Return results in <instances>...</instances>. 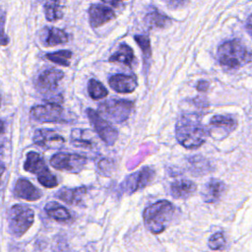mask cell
<instances>
[{"label":"cell","mask_w":252,"mask_h":252,"mask_svg":"<svg viewBox=\"0 0 252 252\" xmlns=\"http://www.w3.org/2000/svg\"><path fill=\"white\" fill-rule=\"evenodd\" d=\"M4 128H5L4 122L2 120H0V134H2L4 132Z\"/></svg>","instance_id":"obj_36"},{"label":"cell","mask_w":252,"mask_h":252,"mask_svg":"<svg viewBox=\"0 0 252 252\" xmlns=\"http://www.w3.org/2000/svg\"><path fill=\"white\" fill-rule=\"evenodd\" d=\"M33 143L44 150L60 149L64 143V138L51 129H38L33 134Z\"/></svg>","instance_id":"obj_11"},{"label":"cell","mask_w":252,"mask_h":252,"mask_svg":"<svg viewBox=\"0 0 252 252\" xmlns=\"http://www.w3.org/2000/svg\"><path fill=\"white\" fill-rule=\"evenodd\" d=\"M4 171H5V165L2 162H0V180H1V176L4 173Z\"/></svg>","instance_id":"obj_34"},{"label":"cell","mask_w":252,"mask_h":252,"mask_svg":"<svg viewBox=\"0 0 252 252\" xmlns=\"http://www.w3.org/2000/svg\"><path fill=\"white\" fill-rule=\"evenodd\" d=\"M102 2L104 3H107V4H110L111 6H117L118 3L124 1V0H101Z\"/></svg>","instance_id":"obj_33"},{"label":"cell","mask_w":252,"mask_h":252,"mask_svg":"<svg viewBox=\"0 0 252 252\" xmlns=\"http://www.w3.org/2000/svg\"><path fill=\"white\" fill-rule=\"evenodd\" d=\"M45 57L46 59H48L49 61L55 64L62 65V66H69L70 59L72 57V52L69 50H59L56 52L47 53L45 54Z\"/></svg>","instance_id":"obj_27"},{"label":"cell","mask_w":252,"mask_h":252,"mask_svg":"<svg viewBox=\"0 0 252 252\" xmlns=\"http://www.w3.org/2000/svg\"><path fill=\"white\" fill-rule=\"evenodd\" d=\"M63 0H43L45 18L49 22L57 21L63 16Z\"/></svg>","instance_id":"obj_23"},{"label":"cell","mask_w":252,"mask_h":252,"mask_svg":"<svg viewBox=\"0 0 252 252\" xmlns=\"http://www.w3.org/2000/svg\"><path fill=\"white\" fill-rule=\"evenodd\" d=\"M133 59H134L133 49L129 45L122 43L119 45L117 51L114 52L109 57L108 61L109 62H120L124 65L130 66L131 63L133 62Z\"/></svg>","instance_id":"obj_24"},{"label":"cell","mask_w":252,"mask_h":252,"mask_svg":"<svg viewBox=\"0 0 252 252\" xmlns=\"http://www.w3.org/2000/svg\"><path fill=\"white\" fill-rule=\"evenodd\" d=\"M70 141L75 147L86 150H92L96 147L94 136L86 129H74L70 135Z\"/></svg>","instance_id":"obj_17"},{"label":"cell","mask_w":252,"mask_h":252,"mask_svg":"<svg viewBox=\"0 0 252 252\" xmlns=\"http://www.w3.org/2000/svg\"><path fill=\"white\" fill-rule=\"evenodd\" d=\"M175 136L184 148L194 150L199 148L206 137V129L198 114H182L175 125Z\"/></svg>","instance_id":"obj_1"},{"label":"cell","mask_w":252,"mask_h":252,"mask_svg":"<svg viewBox=\"0 0 252 252\" xmlns=\"http://www.w3.org/2000/svg\"><path fill=\"white\" fill-rule=\"evenodd\" d=\"M109 86L117 93L129 94L135 91L137 88V78L133 75L116 74L109 78Z\"/></svg>","instance_id":"obj_14"},{"label":"cell","mask_w":252,"mask_h":252,"mask_svg":"<svg viewBox=\"0 0 252 252\" xmlns=\"http://www.w3.org/2000/svg\"><path fill=\"white\" fill-rule=\"evenodd\" d=\"M86 163L87 158L77 154L59 153L52 156L50 158L51 166L69 173H79L83 170Z\"/></svg>","instance_id":"obj_8"},{"label":"cell","mask_w":252,"mask_h":252,"mask_svg":"<svg viewBox=\"0 0 252 252\" xmlns=\"http://www.w3.org/2000/svg\"><path fill=\"white\" fill-rule=\"evenodd\" d=\"M24 168L31 173L36 174L38 182L46 188H53L58 184L55 175L49 171L42 157L35 152H29L27 154Z\"/></svg>","instance_id":"obj_5"},{"label":"cell","mask_w":252,"mask_h":252,"mask_svg":"<svg viewBox=\"0 0 252 252\" xmlns=\"http://www.w3.org/2000/svg\"><path fill=\"white\" fill-rule=\"evenodd\" d=\"M14 194L16 197L28 201H35L41 197L40 190H38L32 185V182L25 178H20L17 180L14 188Z\"/></svg>","instance_id":"obj_15"},{"label":"cell","mask_w":252,"mask_h":252,"mask_svg":"<svg viewBox=\"0 0 252 252\" xmlns=\"http://www.w3.org/2000/svg\"><path fill=\"white\" fill-rule=\"evenodd\" d=\"M45 37L43 38V44L46 46H55L66 43L68 41V34L57 28H46Z\"/></svg>","instance_id":"obj_22"},{"label":"cell","mask_w":252,"mask_h":252,"mask_svg":"<svg viewBox=\"0 0 252 252\" xmlns=\"http://www.w3.org/2000/svg\"><path fill=\"white\" fill-rule=\"evenodd\" d=\"M88 92L93 99H100L107 95L108 92L104 86L95 79H91L88 84Z\"/></svg>","instance_id":"obj_26"},{"label":"cell","mask_w":252,"mask_h":252,"mask_svg":"<svg viewBox=\"0 0 252 252\" xmlns=\"http://www.w3.org/2000/svg\"><path fill=\"white\" fill-rule=\"evenodd\" d=\"M45 212L49 218L56 221L67 222L72 220L70 212L57 202H49L45 205Z\"/></svg>","instance_id":"obj_21"},{"label":"cell","mask_w":252,"mask_h":252,"mask_svg":"<svg viewBox=\"0 0 252 252\" xmlns=\"http://www.w3.org/2000/svg\"><path fill=\"white\" fill-rule=\"evenodd\" d=\"M31 115L33 119L48 123H66L70 121L66 117L63 107L56 102H46L38 104L31 109Z\"/></svg>","instance_id":"obj_7"},{"label":"cell","mask_w":252,"mask_h":252,"mask_svg":"<svg viewBox=\"0 0 252 252\" xmlns=\"http://www.w3.org/2000/svg\"><path fill=\"white\" fill-rule=\"evenodd\" d=\"M225 188V184L221 180L211 179L204 185L202 189V198L207 203H215L221 198Z\"/></svg>","instance_id":"obj_16"},{"label":"cell","mask_w":252,"mask_h":252,"mask_svg":"<svg viewBox=\"0 0 252 252\" xmlns=\"http://www.w3.org/2000/svg\"><path fill=\"white\" fill-rule=\"evenodd\" d=\"M197 189L196 184L188 179L175 180L170 184V194L175 199H187Z\"/></svg>","instance_id":"obj_18"},{"label":"cell","mask_w":252,"mask_h":252,"mask_svg":"<svg viewBox=\"0 0 252 252\" xmlns=\"http://www.w3.org/2000/svg\"><path fill=\"white\" fill-rule=\"evenodd\" d=\"M250 20H251V17H248V20H247V28H248V32H249V33L251 32V29H250L251 22H250Z\"/></svg>","instance_id":"obj_35"},{"label":"cell","mask_w":252,"mask_h":252,"mask_svg":"<svg viewBox=\"0 0 252 252\" xmlns=\"http://www.w3.org/2000/svg\"><path fill=\"white\" fill-rule=\"evenodd\" d=\"M220 63L228 70H235L249 63L251 54L238 39H231L221 43L218 49Z\"/></svg>","instance_id":"obj_3"},{"label":"cell","mask_w":252,"mask_h":252,"mask_svg":"<svg viewBox=\"0 0 252 252\" xmlns=\"http://www.w3.org/2000/svg\"><path fill=\"white\" fill-rule=\"evenodd\" d=\"M208 88H209V83L207 81H205V80L199 81L198 84H197V87H196V89L199 92H206L208 90Z\"/></svg>","instance_id":"obj_31"},{"label":"cell","mask_w":252,"mask_h":252,"mask_svg":"<svg viewBox=\"0 0 252 252\" xmlns=\"http://www.w3.org/2000/svg\"><path fill=\"white\" fill-rule=\"evenodd\" d=\"M208 245L212 250H221L225 246V238L221 232H216L213 234L209 241Z\"/></svg>","instance_id":"obj_29"},{"label":"cell","mask_w":252,"mask_h":252,"mask_svg":"<svg viewBox=\"0 0 252 252\" xmlns=\"http://www.w3.org/2000/svg\"><path fill=\"white\" fill-rule=\"evenodd\" d=\"M174 212L175 207L166 200H160L150 205L143 214L146 227L155 234L162 232L173 220Z\"/></svg>","instance_id":"obj_2"},{"label":"cell","mask_w":252,"mask_h":252,"mask_svg":"<svg viewBox=\"0 0 252 252\" xmlns=\"http://www.w3.org/2000/svg\"><path fill=\"white\" fill-rule=\"evenodd\" d=\"M168 6L172 7V8H176L178 6H180L183 2V0H166Z\"/></svg>","instance_id":"obj_32"},{"label":"cell","mask_w":252,"mask_h":252,"mask_svg":"<svg viewBox=\"0 0 252 252\" xmlns=\"http://www.w3.org/2000/svg\"><path fill=\"white\" fill-rule=\"evenodd\" d=\"M134 39L137 42V44L140 46L144 56L146 58L151 57V42H150V38L147 35H143V34H136L134 35Z\"/></svg>","instance_id":"obj_28"},{"label":"cell","mask_w":252,"mask_h":252,"mask_svg":"<svg viewBox=\"0 0 252 252\" xmlns=\"http://www.w3.org/2000/svg\"><path fill=\"white\" fill-rule=\"evenodd\" d=\"M5 23H6V12L0 8V45H8L10 39L5 32Z\"/></svg>","instance_id":"obj_30"},{"label":"cell","mask_w":252,"mask_h":252,"mask_svg":"<svg viewBox=\"0 0 252 252\" xmlns=\"http://www.w3.org/2000/svg\"><path fill=\"white\" fill-rule=\"evenodd\" d=\"M2 154H3V149H2V147H0V158H1Z\"/></svg>","instance_id":"obj_37"},{"label":"cell","mask_w":252,"mask_h":252,"mask_svg":"<svg viewBox=\"0 0 252 252\" xmlns=\"http://www.w3.org/2000/svg\"><path fill=\"white\" fill-rule=\"evenodd\" d=\"M64 73L58 69H48L41 72L35 82L36 89L42 94H48L58 87V83L63 79Z\"/></svg>","instance_id":"obj_12"},{"label":"cell","mask_w":252,"mask_h":252,"mask_svg":"<svg viewBox=\"0 0 252 252\" xmlns=\"http://www.w3.org/2000/svg\"><path fill=\"white\" fill-rule=\"evenodd\" d=\"M237 126L235 119L228 115H215L210 120L211 130L217 134L220 130L223 133V137L231 133Z\"/></svg>","instance_id":"obj_19"},{"label":"cell","mask_w":252,"mask_h":252,"mask_svg":"<svg viewBox=\"0 0 252 252\" xmlns=\"http://www.w3.org/2000/svg\"><path fill=\"white\" fill-rule=\"evenodd\" d=\"M89 18L92 28H98L115 18L112 9L100 4H93L89 8Z\"/></svg>","instance_id":"obj_13"},{"label":"cell","mask_w":252,"mask_h":252,"mask_svg":"<svg viewBox=\"0 0 252 252\" xmlns=\"http://www.w3.org/2000/svg\"><path fill=\"white\" fill-rule=\"evenodd\" d=\"M145 23L150 28H165L171 23V20L166 16L161 14L159 11L153 10L148 13L145 17Z\"/></svg>","instance_id":"obj_25"},{"label":"cell","mask_w":252,"mask_h":252,"mask_svg":"<svg viewBox=\"0 0 252 252\" xmlns=\"http://www.w3.org/2000/svg\"><path fill=\"white\" fill-rule=\"evenodd\" d=\"M155 177V170L150 166H144L138 171L130 174L120 184V192L132 194L146 187Z\"/></svg>","instance_id":"obj_9"},{"label":"cell","mask_w":252,"mask_h":252,"mask_svg":"<svg viewBox=\"0 0 252 252\" xmlns=\"http://www.w3.org/2000/svg\"><path fill=\"white\" fill-rule=\"evenodd\" d=\"M0 103H1V99H0Z\"/></svg>","instance_id":"obj_38"},{"label":"cell","mask_w":252,"mask_h":252,"mask_svg":"<svg viewBox=\"0 0 252 252\" xmlns=\"http://www.w3.org/2000/svg\"><path fill=\"white\" fill-rule=\"evenodd\" d=\"M87 114L99 138L106 145H113L118 137V132L116 131V129L109 122H107L97 111L92 108H88Z\"/></svg>","instance_id":"obj_10"},{"label":"cell","mask_w":252,"mask_h":252,"mask_svg":"<svg viewBox=\"0 0 252 252\" xmlns=\"http://www.w3.org/2000/svg\"><path fill=\"white\" fill-rule=\"evenodd\" d=\"M86 192H87L86 187H76V188L63 187L57 191L56 197L69 205H79L82 202Z\"/></svg>","instance_id":"obj_20"},{"label":"cell","mask_w":252,"mask_h":252,"mask_svg":"<svg viewBox=\"0 0 252 252\" xmlns=\"http://www.w3.org/2000/svg\"><path fill=\"white\" fill-rule=\"evenodd\" d=\"M34 213L26 205H14L8 212V224L14 236H22L33 223Z\"/></svg>","instance_id":"obj_4"},{"label":"cell","mask_w":252,"mask_h":252,"mask_svg":"<svg viewBox=\"0 0 252 252\" xmlns=\"http://www.w3.org/2000/svg\"><path fill=\"white\" fill-rule=\"evenodd\" d=\"M134 109V103L126 99H109L98 105V111L107 119L122 123L126 121Z\"/></svg>","instance_id":"obj_6"}]
</instances>
